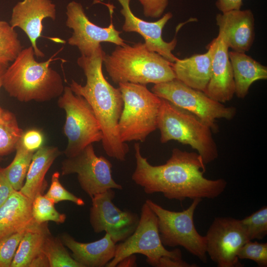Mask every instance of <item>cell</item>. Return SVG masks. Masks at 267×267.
Wrapping results in <instances>:
<instances>
[{"label":"cell","mask_w":267,"mask_h":267,"mask_svg":"<svg viewBox=\"0 0 267 267\" xmlns=\"http://www.w3.org/2000/svg\"><path fill=\"white\" fill-rule=\"evenodd\" d=\"M136 167L132 178L146 194L161 193L169 199H214L225 190L223 178L209 179L203 176L205 164L198 153L174 148L165 164L153 166L142 156L139 143L134 145Z\"/></svg>","instance_id":"6da1fadb"},{"label":"cell","mask_w":267,"mask_h":267,"mask_svg":"<svg viewBox=\"0 0 267 267\" xmlns=\"http://www.w3.org/2000/svg\"><path fill=\"white\" fill-rule=\"evenodd\" d=\"M106 55L100 46L90 56L79 57L77 62L84 72L86 84L83 86L73 80L69 87L92 108L102 129L101 142L106 154L124 161L129 151L128 144L121 141L118 132L124 102L119 88L113 87L103 75L102 66Z\"/></svg>","instance_id":"7a4b0ae2"},{"label":"cell","mask_w":267,"mask_h":267,"mask_svg":"<svg viewBox=\"0 0 267 267\" xmlns=\"http://www.w3.org/2000/svg\"><path fill=\"white\" fill-rule=\"evenodd\" d=\"M54 54L44 62H38L31 45L22 49L5 71L2 87L20 102H45L59 97L64 86L60 75L50 67L57 59Z\"/></svg>","instance_id":"3957f363"},{"label":"cell","mask_w":267,"mask_h":267,"mask_svg":"<svg viewBox=\"0 0 267 267\" xmlns=\"http://www.w3.org/2000/svg\"><path fill=\"white\" fill-rule=\"evenodd\" d=\"M103 63L111 80L118 84H157L176 79L172 63L140 42L117 45L105 55Z\"/></svg>","instance_id":"277c9868"},{"label":"cell","mask_w":267,"mask_h":267,"mask_svg":"<svg viewBox=\"0 0 267 267\" xmlns=\"http://www.w3.org/2000/svg\"><path fill=\"white\" fill-rule=\"evenodd\" d=\"M139 254L146 257V262L155 267H196L183 260L179 249L167 250L162 244L156 214L145 203L141 209L137 226L134 232L116 246L114 258L106 266L115 267L126 257Z\"/></svg>","instance_id":"5b68a950"},{"label":"cell","mask_w":267,"mask_h":267,"mask_svg":"<svg viewBox=\"0 0 267 267\" xmlns=\"http://www.w3.org/2000/svg\"><path fill=\"white\" fill-rule=\"evenodd\" d=\"M157 129L161 143L174 140L189 145L196 150L205 165L218 157L217 145L211 128L194 114L163 98L157 118Z\"/></svg>","instance_id":"8992f818"},{"label":"cell","mask_w":267,"mask_h":267,"mask_svg":"<svg viewBox=\"0 0 267 267\" xmlns=\"http://www.w3.org/2000/svg\"><path fill=\"white\" fill-rule=\"evenodd\" d=\"M124 105L118 123L120 138L123 142H144L157 129L161 98L146 85L131 83L118 84Z\"/></svg>","instance_id":"52a82bcc"},{"label":"cell","mask_w":267,"mask_h":267,"mask_svg":"<svg viewBox=\"0 0 267 267\" xmlns=\"http://www.w3.org/2000/svg\"><path fill=\"white\" fill-rule=\"evenodd\" d=\"M202 199L195 198L186 209L175 212L164 209L151 200L145 202L156 214L160 238L164 246H181L201 262L207 261V240L200 235L194 222L196 208Z\"/></svg>","instance_id":"ba28073f"},{"label":"cell","mask_w":267,"mask_h":267,"mask_svg":"<svg viewBox=\"0 0 267 267\" xmlns=\"http://www.w3.org/2000/svg\"><path fill=\"white\" fill-rule=\"evenodd\" d=\"M57 104L66 114L63 132L68 139L64 151L66 157L76 155L89 144L102 141L103 135L100 125L83 97L75 94L70 87L65 86Z\"/></svg>","instance_id":"9c48e42d"},{"label":"cell","mask_w":267,"mask_h":267,"mask_svg":"<svg viewBox=\"0 0 267 267\" xmlns=\"http://www.w3.org/2000/svg\"><path fill=\"white\" fill-rule=\"evenodd\" d=\"M151 91L176 106L194 114L212 131L217 132V119L230 120L234 118L236 109L226 107L207 96L203 91L194 89L176 78L154 84Z\"/></svg>","instance_id":"30bf717a"},{"label":"cell","mask_w":267,"mask_h":267,"mask_svg":"<svg viewBox=\"0 0 267 267\" xmlns=\"http://www.w3.org/2000/svg\"><path fill=\"white\" fill-rule=\"evenodd\" d=\"M112 165L105 157L97 156L92 144L76 155L66 157L61 163V175H77L82 189L91 198L109 189L122 190L112 176Z\"/></svg>","instance_id":"8fae6325"},{"label":"cell","mask_w":267,"mask_h":267,"mask_svg":"<svg viewBox=\"0 0 267 267\" xmlns=\"http://www.w3.org/2000/svg\"><path fill=\"white\" fill-rule=\"evenodd\" d=\"M107 5L109 7L111 22L108 27H101L89 20L80 3L73 0L67 5L66 25L73 30L68 43L76 46L81 55L90 56L101 46V43H111L116 45L126 44L120 36L121 32L117 30L113 24L112 9L110 5Z\"/></svg>","instance_id":"7c38bea8"},{"label":"cell","mask_w":267,"mask_h":267,"mask_svg":"<svg viewBox=\"0 0 267 267\" xmlns=\"http://www.w3.org/2000/svg\"><path fill=\"white\" fill-rule=\"evenodd\" d=\"M207 254L219 267H239L238 253L249 241L240 220L216 217L206 235Z\"/></svg>","instance_id":"4fadbf2b"},{"label":"cell","mask_w":267,"mask_h":267,"mask_svg":"<svg viewBox=\"0 0 267 267\" xmlns=\"http://www.w3.org/2000/svg\"><path fill=\"white\" fill-rule=\"evenodd\" d=\"M114 189H109L91 198L89 222L94 232L105 231L116 244L130 236L136 229L139 217L129 210H122L112 202Z\"/></svg>","instance_id":"5bb4252c"},{"label":"cell","mask_w":267,"mask_h":267,"mask_svg":"<svg viewBox=\"0 0 267 267\" xmlns=\"http://www.w3.org/2000/svg\"><path fill=\"white\" fill-rule=\"evenodd\" d=\"M121 6L120 12L124 17L122 30L126 32H135L144 40V44L151 51L155 52L169 61L173 63L178 58L172 53L175 48L177 40L174 38L171 42L163 39V29L170 20L173 14L169 12L164 14L155 22H148L136 16L130 7L131 0H117Z\"/></svg>","instance_id":"9a60e30c"},{"label":"cell","mask_w":267,"mask_h":267,"mask_svg":"<svg viewBox=\"0 0 267 267\" xmlns=\"http://www.w3.org/2000/svg\"><path fill=\"white\" fill-rule=\"evenodd\" d=\"M56 11V5L51 0H23L12 8L10 25L25 32L38 58L44 56L37 44L38 39L42 36L43 21L47 18L54 20Z\"/></svg>","instance_id":"2e32d148"},{"label":"cell","mask_w":267,"mask_h":267,"mask_svg":"<svg viewBox=\"0 0 267 267\" xmlns=\"http://www.w3.org/2000/svg\"><path fill=\"white\" fill-rule=\"evenodd\" d=\"M212 49L211 73L204 92L221 103L230 100L235 94V83L228 47L222 32L208 45Z\"/></svg>","instance_id":"e0dca14e"},{"label":"cell","mask_w":267,"mask_h":267,"mask_svg":"<svg viewBox=\"0 0 267 267\" xmlns=\"http://www.w3.org/2000/svg\"><path fill=\"white\" fill-rule=\"evenodd\" d=\"M216 19L228 48L243 53L250 50L255 39V19L250 9L219 13Z\"/></svg>","instance_id":"ac0fdd59"},{"label":"cell","mask_w":267,"mask_h":267,"mask_svg":"<svg viewBox=\"0 0 267 267\" xmlns=\"http://www.w3.org/2000/svg\"><path fill=\"white\" fill-rule=\"evenodd\" d=\"M60 239L82 267L106 266L115 255L116 244L107 233L102 238L89 243L79 242L66 233L62 234Z\"/></svg>","instance_id":"d6986e66"},{"label":"cell","mask_w":267,"mask_h":267,"mask_svg":"<svg viewBox=\"0 0 267 267\" xmlns=\"http://www.w3.org/2000/svg\"><path fill=\"white\" fill-rule=\"evenodd\" d=\"M182 59L178 58L172 63L176 78L194 89L204 91L211 77L212 49Z\"/></svg>","instance_id":"ffe728a7"},{"label":"cell","mask_w":267,"mask_h":267,"mask_svg":"<svg viewBox=\"0 0 267 267\" xmlns=\"http://www.w3.org/2000/svg\"><path fill=\"white\" fill-rule=\"evenodd\" d=\"M32 200L19 191H14L0 208V239L26 229L34 220Z\"/></svg>","instance_id":"44dd1931"},{"label":"cell","mask_w":267,"mask_h":267,"mask_svg":"<svg viewBox=\"0 0 267 267\" xmlns=\"http://www.w3.org/2000/svg\"><path fill=\"white\" fill-rule=\"evenodd\" d=\"M61 152L57 147L43 145L36 152L28 169L26 180L19 191L31 200L43 194L47 186L45 176Z\"/></svg>","instance_id":"7402d4cb"},{"label":"cell","mask_w":267,"mask_h":267,"mask_svg":"<svg viewBox=\"0 0 267 267\" xmlns=\"http://www.w3.org/2000/svg\"><path fill=\"white\" fill-rule=\"evenodd\" d=\"M228 56L232 66L235 83V94L244 98L255 81L267 79V67L245 53L231 50Z\"/></svg>","instance_id":"603a6c76"},{"label":"cell","mask_w":267,"mask_h":267,"mask_svg":"<svg viewBox=\"0 0 267 267\" xmlns=\"http://www.w3.org/2000/svg\"><path fill=\"white\" fill-rule=\"evenodd\" d=\"M49 234L47 222L34 221L31 223L23 235L10 267H29L32 261L43 253L45 240Z\"/></svg>","instance_id":"cb8c5ba5"},{"label":"cell","mask_w":267,"mask_h":267,"mask_svg":"<svg viewBox=\"0 0 267 267\" xmlns=\"http://www.w3.org/2000/svg\"><path fill=\"white\" fill-rule=\"evenodd\" d=\"M15 151L12 162L3 169L6 178L13 189L15 191H19L24 183L34 152L27 150L24 147L21 138L16 145Z\"/></svg>","instance_id":"d4e9b609"},{"label":"cell","mask_w":267,"mask_h":267,"mask_svg":"<svg viewBox=\"0 0 267 267\" xmlns=\"http://www.w3.org/2000/svg\"><path fill=\"white\" fill-rule=\"evenodd\" d=\"M23 132L15 115L4 109L0 117V157L15 150Z\"/></svg>","instance_id":"484cf974"},{"label":"cell","mask_w":267,"mask_h":267,"mask_svg":"<svg viewBox=\"0 0 267 267\" xmlns=\"http://www.w3.org/2000/svg\"><path fill=\"white\" fill-rule=\"evenodd\" d=\"M65 247L60 238L54 237L51 233L46 237L42 251L50 267H82Z\"/></svg>","instance_id":"4316f807"},{"label":"cell","mask_w":267,"mask_h":267,"mask_svg":"<svg viewBox=\"0 0 267 267\" xmlns=\"http://www.w3.org/2000/svg\"><path fill=\"white\" fill-rule=\"evenodd\" d=\"M22 49L14 28L9 23L0 20V63L8 66Z\"/></svg>","instance_id":"83f0119b"},{"label":"cell","mask_w":267,"mask_h":267,"mask_svg":"<svg viewBox=\"0 0 267 267\" xmlns=\"http://www.w3.org/2000/svg\"><path fill=\"white\" fill-rule=\"evenodd\" d=\"M32 215L38 223L48 222L62 223L66 219V215L58 212L54 204L42 193L37 195L32 201Z\"/></svg>","instance_id":"f1b7e54d"},{"label":"cell","mask_w":267,"mask_h":267,"mask_svg":"<svg viewBox=\"0 0 267 267\" xmlns=\"http://www.w3.org/2000/svg\"><path fill=\"white\" fill-rule=\"evenodd\" d=\"M240 222L249 241L263 239L267 234V207L264 206Z\"/></svg>","instance_id":"f546056e"},{"label":"cell","mask_w":267,"mask_h":267,"mask_svg":"<svg viewBox=\"0 0 267 267\" xmlns=\"http://www.w3.org/2000/svg\"><path fill=\"white\" fill-rule=\"evenodd\" d=\"M60 175L59 172H55L52 175L49 188L44 195L54 204L69 201L78 206H84L85 202L82 198L68 191L63 186L59 180Z\"/></svg>","instance_id":"4dcf8cb0"},{"label":"cell","mask_w":267,"mask_h":267,"mask_svg":"<svg viewBox=\"0 0 267 267\" xmlns=\"http://www.w3.org/2000/svg\"><path fill=\"white\" fill-rule=\"evenodd\" d=\"M26 229L0 239V267H10L18 245Z\"/></svg>","instance_id":"1f68e13d"},{"label":"cell","mask_w":267,"mask_h":267,"mask_svg":"<svg viewBox=\"0 0 267 267\" xmlns=\"http://www.w3.org/2000/svg\"><path fill=\"white\" fill-rule=\"evenodd\" d=\"M239 259H249L261 267H267V243L248 241L239 250Z\"/></svg>","instance_id":"d6a6232c"},{"label":"cell","mask_w":267,"mask_h":267,"mask_svg":"<svg viewBox=\"0 0 267 267\" xmlns=\"http://www.w3.org/2000/svg\"><path fill=\"white\" fill-rule=\"evenodd\" d=\"M143 8L145 17L158 18L161 17L167 7L169 0H138Z\"/></svg>","instance_id":"836d02e7"},{"label":"cell","mask_w":267,"mask_h":267,"mask_svg":"<svg viewBox=\"0 0 267 267\" xmlns=\"http://www.w3.org/2000/svg\"><path fill=\"white\" fill-rule=\"evenodd\" d=\"M21 141L27 150L35 152L43 146L44 137L40 130L30 129L23 132Z\"/></svg>","instance_id":"e575fe53"},{"label":"cell","mask_w":267,"mask_h":267,"mask_svg":"<svg viewBox=\"0 0 267 267\" xmlns=\"http://www.w3.org/2000/svg\"><path fill=\"white\" fill-rule=\"evenodd\" d=\"M14 191L4 174L3 168L0 167V208Z\"/></svg>","instance_id":"d590c367"},{"label":"cell","mask_w":267,"mask_h":267,"mask_svg":"<svg viewBox=\"0 0 267 267\" xmlns=\"http://www.w3.org/2000/svg\"><path fill=\"white\" fill-rule=\"evenodd\" d=\"M215 4L222 13H224L240 9L243 5V0H217Z\"/></svg>","instance_id":"8d00e7d4"},{"label":"cell","mask_w":267,"mask_h":267,"mask_svg":"<svg viewBox=\"0 0 267 267\" xmlns=\"http://www.w3.org/2000/svg\"><path fill=\"white\" fill-rule=\"evenodd\" d=\"M50 267L48 261L43 253L37 256L31 263L29 267Z\"/></svg>","instance_id":"74e56055"},{"label":"cell","mask_w":267,"mask_h":267,"mask_svg":"<svg viewBox=\"0 0 267 267\" xmlns=\"http://www.w3.org/2000/svg\"><path fill=\"white\" fill-rule=\"evenodd\" d=\"M136 266V257L134 254L123 259L117 265V267H132Z\"/></svg>","instance_id":"f35d334b"},{"label":"cell","mask_w":267,"mask_h":267,"mask_svg":"<svg viewBox=\"0 0 267 267\" xmlns=\"http://www.w3.org/2000/svg\"><path fill=\"white\" fill-rule=\"evenodd\" d=\"M7 66L0 63V88L2 87L3 79Z\"/></svg>","instance_id":"ab89813d"},{"label":"cell","mask_w":267,"mask_h":267,"mask_svg":"<svg viewBox=\"0 0 267 267\" xmlns=\"http://www.w3.org/2000/svg\"><path fill=\"white\" fill-rule=\"evenodd\" d=\"M4 109H2L1 107H0V117H1L2 114H3V113L4 112Z\"/></svg>","instance_id":"60d3db41"},{"label":"cell","mask_w":267,"mask_h":267,"mask_svg":"<svg viewBox=\"0 0 267 267\" xmlns=\"http://www.w3.org/2000/svg\"><path fill=\"white\" fill-rule=\"evenodd\" d=\"M1 160V158H0V161Z\"/></svg>","instance_id":"b9f144b4"}]
</instances>
